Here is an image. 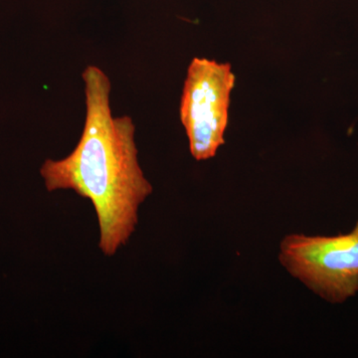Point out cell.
<instances>
[{
    "label": "cell",
    "instance_id": "obj_3",
    "mask_svg": "<svg viewBox=\"0 0 358 358\" xmlns=\"http://www.w3.org/2000/svg\"><path fill=\"white\" fill-rule=\"evenodd\" d=\"M234 85L229 64L194 58L188 67L179 114L189 141L190 154L199 162L215 157L225 143L224 134Z\"/></svg>",
    "mask_w": 358,
    "mask_h": 358
},
{
    "label": "cell",
    "instance_id": "obj_2",
    "mask_svg": "<svg viewBox=\"0 0 358 358\" xmlns=\"http://www.w3.org/2000/svg\"><path fill=\"white\" fill-rule=\"evenodd\" d=\"M279 260L313 293L329 303H345L358 293V220L348 234L287 235Z\"/></svg>",
    "mask_w": 358,
    "mask_h": 358
},
{
    "label": "cell",
    "instance_id": "obj_1",
    "mask_svg": "<svg viewBox=\"0 0 358 358\" xmlns=\"http://www.w3.org/2000/svg\"><path fill=\"white\" fill-rule=\"evenodd\" d=\"M86 120L83 133L64 159H47L40 169L49 192L73 190L91 201L106 256L128 243L138 223V209L152 185L138 162L136 126L129 115L115 117L110 109V81L103 70L83 72Z\"/></svg>",
    "mask_w": 358,
    "mask_h": 358
}]
</instances>
